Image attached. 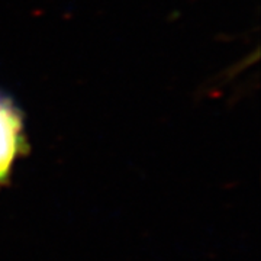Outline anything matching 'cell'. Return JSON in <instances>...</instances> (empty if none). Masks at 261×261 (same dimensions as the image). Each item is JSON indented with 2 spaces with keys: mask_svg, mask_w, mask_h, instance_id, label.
<instances>
[{
  "mask_svg": "<svg viewBox=\"0 0 261 261\" xmlns=\"http://www.w3.org/2000/svg\"><path fill=\"white\" fill-rule=\"evenodd\" d=\"M25 147L23 119L16 105L0 93V187L6 185Z\"/></svg>",
  "mask_w": 261,
  "mask_h": 261,
  "instance_id": "obj_1",
  "label": "cell"
}]
</instances>
